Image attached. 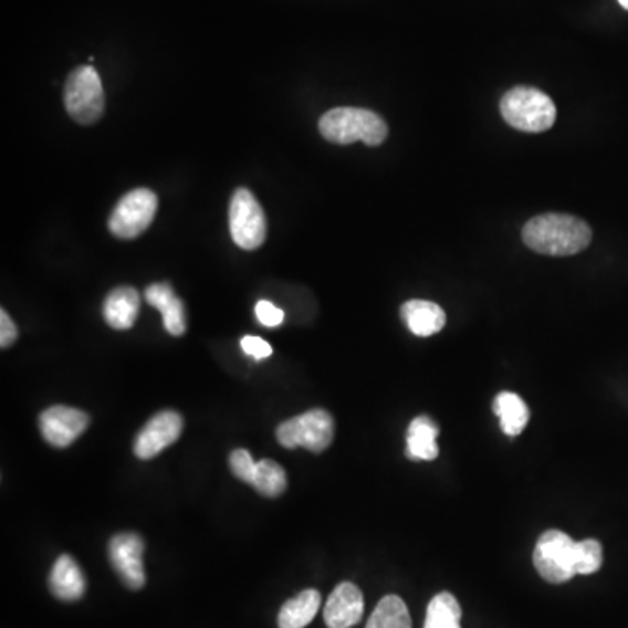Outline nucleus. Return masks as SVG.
<instances>
[{"instance_id":"nucleus-1","label":"nucleus","mask_w":628,"mask_h":628,"mask_svg":"<svg viewBox=\"0 0 628 628\" xmlns=\"http://www.w3.org/2000/svg\"><path fill=\"white\" fill-rule=\"evenodd\" d=\"M522 241L525 247L542 255H576L592 243V229L578 217L543 213L525 222Z\"/></svg>"},{"instance_id":"nucleus-2","label":"nucleus","mask_w":628,"mask_h":628,"mask_svg":"<svg viewBox=\"0 0 628 628\" xmlns=\"http://www.w3.org/2000/svg\"><path fill=\"white\" fill-rule=\"evenodd\" d=\"M320 133L331 144L349 145L364 142L377 147L388 138L386 121L367 108L337 107L325 112L320 119Z\"/></svg>"},{"instance_id":"nucleus-3","label":"nucleus","mask_w":628,"mask_h":628,"mask_svg":"<svg viewBox=\"0 0 628 628\" xmlns=\"http://www.w3.org/2000/svg\"><path fill=\"white\" fill-rule=\"evenodd\" d=\"M501 116L506 125L524 133H543L557 119V108L546 93L536 87L515 86L501 98Z\"/></svg>"},{"instance_id":"nucleus-4","label":"nucleus","mask_w":628,"mask_h":628,"mask_svg":"<svg viewBox=\"0 0 628 628\" xmlns=\"http://www.w3.org/2000/svg\"><path fill=\"white\" fill-rule=\"evenodd\" d=\"M534 567L545 582L561 585L578 575V542L558 530L546 531L534 548Z\"/></svg>"},{"instance_id":"nucleus-5","label":"nucleus","mask_w":628,"mask_h":628,"mask_svg":"<svg viewBox=\"0 0 628 628\" xmlns=\"http://www.w3.org/2000/svg\"><path fill=\"white\" fill-rule=\"evenodd\" d=\"M66 112L78 125H95L104 116L105 93L104 84L98 72L93 66H77L66 77L65 93Z\"/></svg>"},{"instance_id":"nucleus-6","label":"nucleus","mask_w":628,"mask_h":628,"mask_svg":"<svg viewBox=\"0 0 628 628\" xmlns=\"http://www.w3.org/2000/svg\"><path fill=\"white\" fill-rule=\"evenodd\" d=\"M276 440L286 449L304 447L318 454L328 449L334 440V418L327 410H307L278 426Z\"/></svg>"},{"instance_id":"nucleus-7","label":"nucleus","mask_w":628,"mask_h":628,"mask_svg":"<svg viewBox=\"0 0 628 628\" xmlns=\"http://www.w3.org/2000/svg\"><path fill=\"white\" fill-rule=\"evenodd\" d=\"M229 231L240 249L257 250L268 236V220L261 203L249 189H236L229 205Z\"/></svg>"},{"instance_id":"nucleus-8","label":"nucleus","mask_w":628,"mask_h":628,"mask_svg":"<svg viewBox=\"0 0 628 628\" xmlns=\"http://www.w3.org/2000/svg\"><path fill=\"white\" fill-rule=\"evenodd\" d=\"M159 201L153 190H129L112 211L108 229L119 240H135L150 228Z\"/></svg>"},{"instance_id":"nucleus-9","label":"nucleus","mask_w":628,"mask_h":628,"mask_svg":"<svg viewBox=\"0 0 628 628\" xmlns=\"http://www.w3.org/2000/svg\"><path fill=\"white\" fill-rule=\"evenodd\" d=\"M145 543L137 533H119L108 543V558L121 582L129 590H140L145 585Z\"/></svg>"},{"instance_id":"nucleus-10","label":"nucleus","mask_w":628,"mask_h":628,"mask_svg":"<svg viewBox=\"0 0 628 628\" xmlns=\"http://www.w3.org/2000/svg\"><path fill=\"white\" fill-rule=\"evenodd\" d=\"M184 430V419L175 410H163L156 414L149 422L142 428L137 439L133 442V452L138 459L156 458L166 447L177 442Z\"/></svg>"},{"instance_id":"nucleus-11","label":"nucleus","mask_w":628,"mask_h":628,"mask_svg":"<svg viewBox=\"0 0 628 628\" xmlns=\"http://www.w3.org/2000/svg\"><path fill=\"white\" fill-rule=\"evenodd\" d=\"M92 419L83 410L69 406H53L39 416L42 437L56 449H65L87 430Z\"/></svg>"},{"instance_id":"nucleus-12","label":"nucleus","mask_w":628,"mask_h":628,"mask_svg":"<svg viewBox=\"0 0 628 628\" xmlns=\"http://www.w3.org/2000/svg\"><path fill=\"white\" fill-rule=\"evenodd\" d=\"M364 609L360 588L353 583H341L328 597L323 618L328 628H353L360 624Z\"/></svg>"},{"instance_id":"nucleus-13","label":"nucleus","mask_w":628,"mask_h":628,"mask_svg":"<svg viewBox=\"0 0 628 628\" xmlns=\"http://www.w3.org/2000/svg\"><path fill=\"white\" fill-rule=\"evenodd\" d=\"M145 301L163 314L168 334L180 337L186 334L187 318L184 302L175 295L170 283H153L145 290Z\"/></svg>"},{"instance_id":"nucleus-14","label":"nucleus","mask_w":628,"mask_h":628,"mask_svg":"<svg viewBox=\"0 0 628 628\" xmlns=\"http://www.w3.org/2000/svg\"><path fill=\"white\" fill-rule=\"evenodd\" d=\"M50 590L56 599L74 603L86 592V578L71 555H60L50 573Z\"/></svg>"},{"instance_id":"nucleus-15","label":"nucleus","mask_w":628,"mask_h":628,"mask_svg":"<svg viewBox=\"0 0 628 628\" xmlns=\"http://www.w3.org/2000/svg\"><path fill=\"white\" fill-rule=\"evenodd\" d=\"M400 314L407 328L418 337H431L446 327V311L435 302L414 299L401 306Z\"/></svg>"},{"instance_id":"nucleus-16","label":"nucleus","mask_w":628,"mask_h":628,"mask_svg":"<svg viewBox=\"0 0 628 628\" xmlns=\"http://www.w3.org/2000/svg\"><path fill=\"white\" fill-rule=\"evenodd\" d=\"M140 313V294L133 286H117L104 302L105 322L116 331H128Z\"/></svg>"},{"instance_id":"nucleus-17","label":"nucleus","mask_w":628,"mask_h":628,"mask_svg":"<svg viewBox=\"0 0 628 628\" xmlns=\"http://www.w3.org/2000/svg\"><path fill=\"white\" fill-rule=\"evenodd\" d=\"M439 425L430 416L412 419L407 430V458L412 461H431L439 456Z\"/></svg>"},{"instance_id":"nucleus-18","label":"nucleus","mask_w":628,"mask_h":628,"mask_svg":"<svg viewBox=\"0 0 628 628\" xmlns=\"http://www.w3.org/2000/svg\"><path fill=\"white\" fill-rule=\"evenodd\" d=\"M322 596L318 590L307 588L301 592L294 599L286 600L278 615V627L280 628H304L314 620L318 613Z\"/></svg>"},{"instance_id":"nucleus-19","label":"nucleus","mask_w":628,"mask_h":628,"mask_svg":"<svg viewBox=\"0 0 628 628\" xmlns=\"http://www.w3.org/2000/svg\"><path fill=\"white\" fill-rule=\"evenodd\" d=\"M492 410L500 418L501 430L509 437H517L530 422V409L517 393L503 391L494 398Z\"/></svg>"},{"instance_id":"nucleus-20","label":"nucleus","mask_w":628,"mask_h":628,"mask_svg":"<svg viewBox=\"0 0 628 628\" xmlns=\"http://www.w3.org/2000/svg\"><path fill=\"white\" fill-rule=\"evenodd\" d=\"M461 606L449 592L435 596L426 609L425 628H461Z\"/></svg>"},{"instance_id":"nucleus-21","label":"nucleus","mask_w":628,"mask_h":628,"mask_svg":"<svg viewBox=\"0 0 628 628\" xmlns=\"http://www.w3.org/2000/svg\"><path fill=\"white\" fill-rule=\"evenodd\" d=\"M367 628H412L407 604L398 596H386L374 609Z\"/></svg>"},{"instance_id":"nucleus-22","label":"nucleus","mask_w":628,"mask_h":628,"mask_svg":"<svg viewBox=\"0 0 628 628\" xmlns=\"http://www.w3.org/2000/svg\"><path fill=\"white\" fill-rule=\"evenodd\" d=\"M252 485L257 492H261L265 498L282 496L286 491L289 480H286V471L282 464L271 459H262L257 463L255 475H253Z\"/></svg>"},{"instance_id":"nucleus-23","label":"nucleus","mask_w":628,"mask_h":628,"mask_svg":"<svg viewBox=\"0 0 628 628\" xmlns=\"http://www.w3.org/2000/svg\"><path fill=\"white\" fill-rule=\"evenodd\" d=\"M603 545L597 540L578 542V575H594L603 567Z\"/></svg>"},{"instance_id":"nucleus-24","label":"nucleus","mask_w":628,"mask_h":628,"mask_svg":"<svg viewBox=\"0 0 628 628\" xmlns=\"http://www.w3.org/2000/svg\"><path fill=\"white\" fill-rule=\"evenodd\" d=\"M229 467L238 479L243 480L247 484H252L257 463L249 451H244V449L232 451L229 456Z\"/></svg>"},{"instance_id":"nucleus-25","label":"nucleus","mask_w":628,"mask_h":628,"mask_svg":"<svg viewBox=\"0 0 628 628\" xmlns=\"http://www.w3.org/2000/svg\"><path fill=\"white\" fill-rule=\"evenodd\" d=\"M257 320L264 325V327L273 328L280 327L283 320H285V313H283L280 307L274 306L271 302L259 301L255 306Z\"/></svg>"},{"instance_id":"nucleus-26","label":"nucleus","mask_w":628,"mask_h":628,"mask_svg":"<svg viewBox=\"0 0 628 628\" xmlns=\"http://www.w3.org/2000/svg\"><path fill=\"white\" fill-rule=\"evenodd\" d=\"M241 347L247 355L253 356L255 360H264L268 356L273 355V347L255 335H244L241 339Z\"/></svg>"},{"instance_id":"nucleus-27","label":"nucleus","mask_w":628,"mask_h":628,"mask_svg":"<svg viewBox=\"0 0 628 628\" xmlns=\"http://www.w3.org/2000/svg\"><path fill=\"white\" fill-rule=\"evenodd\" d=\"M18 339V328L13 320L6 313V310L0 311V346L2 349L11 346Z\"/></svg>"},{"instance_id":"nucleus-28","label":"nucleus","mask_w":628,"mask_h":628,"mask_svg":"<svg viewBox=\"0 0 628 628\" xmlns=\"http://www.w3.org/2000/svg\"><path fill=\"white\" fill-rule=\"evenodd\" d=\"M618 2H620L621 8L628 11V0H618Z\"/></svg>"}]
</instances>
